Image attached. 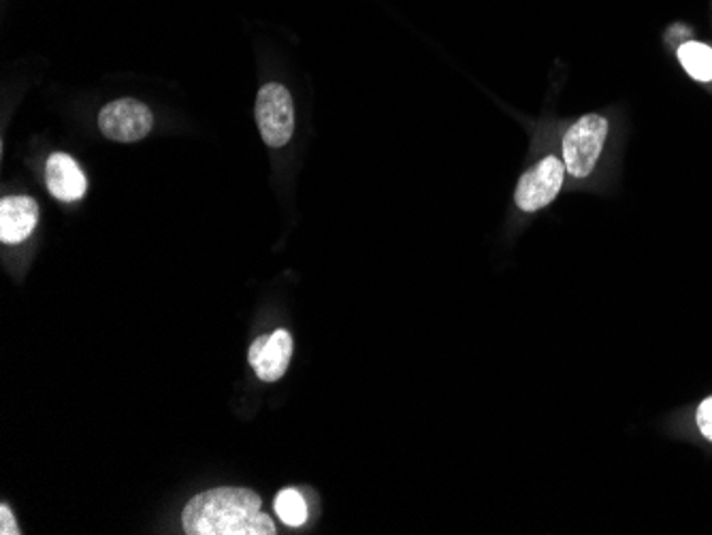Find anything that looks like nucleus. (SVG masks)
Wrapping results in <instances>:
<instances>
[{"mask_svg": "<svg viewBox=\"0 0 712 535\" xmlns=\"http://www.w3.org/2000/svg\"><path fill=\"white\" fill-rule=\"evenodd\" d=\"M683 69L698 81H712V47L698 41H687L676 52Z\"/></svg>", "mask_w": 712, "mask_h": 535, "instance_id": "1a4fd4ad", "label": "nucleus"}, {"mask_svg": "<svg viewBox=\"0 0 712 535\" xmlns=\"http://www.w3.org/2000/svg\"><path fill=\"white\" fill-rule=\"evenodd\" d=\"M608 137V120L597 113L582 116L563 137V165L574 177L593 173Z\"/></svg>", "mask_w": 712, "mask_h": 535, "instance_id": "f03ea898", "label": "nucleus"}, {"mask_svg": "<svg viewBox=\"0 0 712 535\" xmlns=\"http://www.w3.org/2000/svg\"><path fill=\"white\" fill-rule=\"evenodd\" d=\"M39 205L30 197H7L0 203V239L3 243H22L35 231Z\"/></svg>", "mask_w": 712, "mask_h": 535, "instance_id": "6e6552de", "label": "nucleus"}, {"mask_svg": "<svg viewBox=\"0 0 712 535\" xmlns=\"http://www.w3.org/2000/svg\"><path fill=\"white\" fill-rule=\"evenodd\" d=\"M0 533H3V535H18V533H22L18 523H15L13 512L9 510L7 504L0 506Z\"/></svg>", "mask_w": 712, "mask_h": 535, "instance_id": "f8f14e48", "label": "nucleus"}, {"mask_svg": "<svg viewBox=\"0 0 712 535\" xmlns=\"http://www.w3.org/2000/svg\"><path fill=\"white\" fill-rule=\"evenodd\" d=\"M154 116L148 105L135 99H120L105 105L99 113L103 135L118 143H135L150 135Z\"/></svg>", "mask_w": 712, "mask_h": 535, "instance_id": "39448f33", "label": "nucleus"}, {"mask_svg": "<svg viewBox=\"0 0 712 535\" xmlns=\"http://www.w3.org/2000/svg\"><path fill=\"white\" fill-rule=\"evenodd\" d=\"M261 506V497L250 489L220 486L188 501L182 525L188 535H273V518Z\"/></svg>", "mask_w": 712, "mask_h": 535, "instance_id": "f257e3e1", "label": "nucleus"}, {"mask_svg": "<svg viewBox=\"0 0 712 535\" xmlns=\"http://www.w3.org/2000/svg\"><path fill=\"white\" fill-rule=\"evenodd\" d=\"M256 122L269 148H282L295 131L293 96L280 84H267L256 96Z\"/></svg>", "mask_w": 712, "mask_h": 535, "instance_id": "7ed1b4c3", "label": "nucleus"}, {"mask_svg": "<svg viewBox=\"0 0 712 535\" xmlns=\"http://www.w3.org/2000/svg\"><path fill=\"white\" fill-rule=\"evenodd\" d=\"M565 165L557 156H546L536 167L521 175L514 201L523 212H538L557 199L565 180Z\"/></svg>", "mask_w": 712, "mask_h": 535, "instance_id": "20e7f679", "label": "nucleus"}, {"mask_svg": "<svg viewBox=\"0 0 712 535\" xmlns=\"http://www.w3.org/2000/svg\"><path fill=\"white\" fill-rule=\"evenodd\" d=\"M275 514H278L288 527H301L307 521V504L299 491L286 489L275 497Z\"/></svg>", "mask_w": 712, "mask_h": 535, "instance_id": "9d476101", "label": "nucleus"}, {"mask_svg": "<svg viewBox=\"0 0 712 535\" xmlns=\"http://www.w3.org/2000/svg\"><path fill=\"white\" fill-rule=\"evenodd\" d=\"M290 356H293V337L288 331L278 329L256 339L250 346L248 361L263 382H275L286 374Z\"/></svg>", "mask_w": 712, "mask_h": 535, "instance_id": "423d86ee", "label": "nucleus"}, {"mask_svg": "<svg viewBox=\"0 0 712 535\" xmlns=\"http://www.w3.org/2000/svg\"><path fill=\"white\" fill-rule=\"evenodd\" d=\"M695 420H698L700 433L706 437L708 442H712V395L706 397V399L700 403L698 414H695Z\"/></svg>", "mask_w": 712, "mask_h": 535, "instance_id": "9b49d317", "label": "nucleus"}, {"mask_svg": "<svg viewBox=\"0 0 712 535\" xmlns=\"http://www.w3.org/2000/svg\"><path fill=\"white\" fill-rule=\"evenodd\" d=\"M45 184L58 201L75 203L84 199L88 182L84 171L69 154H52L45 162Z\"/></svg>", "mask_w": 712, "mask_h": 535, "instance_id": "0eeeda50", "label": "nucleus"}]
</instances>
